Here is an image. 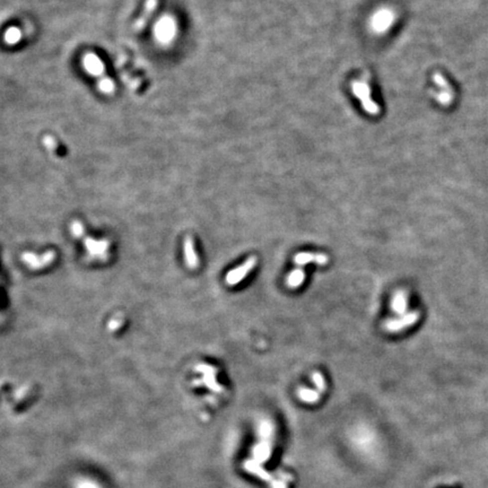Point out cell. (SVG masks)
<instances>
[{"label": "cell", "instance_id": "cell-1", "mask_svg": "<svg viewBox=\"0 0 488 488\" xmlns=\"http://www.w3.org/2000/svg\"><path fill=\"white\" fill-rule=\"evenodd\" d=\"M256 266V258L255 256H250L244 261L241 266L232 269L226 275V284L230 286H235L241 283V281L253 270Z\"/></svg>", "mask_w": 488, "mask_h": 488}, {"label": "cell", "instance_id": "cell-2", "mask_svg": "<svg viewBox=\"0 0 488 488\" xmlns=\"http://www.w3.org/2000/svg\"><path fill=\"white\" fill-rule=\"evenodd\" d=\"M176 33V25L174 19L170 16H164L158 20L155 28V34L162 43H169L174 39Z\"/></svg>", "mask_w": 488, "mask_h": 488}, {"label": "cell", "instance_id": "cell-3", "mask_svg": "<svg viewBox=\"0 0 488 488\" xmlns=\"http://www.w3.org/2000/svg\"><path fill=\"white\" fill-rule=\"evenodd\" d=\"M353 92L354 94L360 99V101L363 104L364 109L369 113H375L378 112L377 105L373 102L371 98V91H369V87L366 83L364 82H356L353 84Z\"/></svg>", "mask_w": 488, "mask_h": 488}, {"label": "cell", "instance_id": "cell-4", "mask_svg": "<svg viewBox=\"0 0 488 488\" xmlns=\"http://www.w3.org/2000/svg\"><path fill=\"white\" fill-rule=\"evenodd\" d=\"M329 261V256L323 253H314V252H300L294 256V262L296 266H306L309 263H315L319 266H325Z\"/></svg>", "mask_w": 488, "mask_h": 488}, {"label": "cell", "instance_id": "cell-5", "mask_svg": "<svg viewBox=\"0 0 488 488\" xmlns=\"http://www.w3.org/2000/svg\"><path fill=\"white\" fill-rule=\"evenodd\" d=\"M433 78H434L436 85L440 87V93L436 94L437 101L443 105H449L453 101V91L451 86L449 85L447 79L439 73H435Z\"/></svg>", "mask_w": 488, "mask_h": 488}, {"label": "cell", "instance_id": "cell-6", "mask_svg": "<svg viewBox=\"0 0 488 488\" xmlns=\"http://www.w3.org/2000/svg\"><path fill=\"white\" fill-rule=\"evenodd\" d=\"M196 369L198 372L203 373V382L208 386L210 390L215 391V392H222L223 388L218 384V382L216 381V374H217V368L214 367L212 365H206V364H200L198 365Z\"/></svg>", "mask_w": 488, "mask_h": 488}, {"label": "cell", "instance_id": "cell-7", "mask_svg": "<svg viewBox=\"0 0 488 488\" xmlns=\"http://www.w3.org/2000/svg\"><path fill=\"white\" fill-rule=\"evenodd\" d=\"M417 319V313H409L407 315H403L400 319H393V320H388V321L384 322V329L386 331L390 332H397L402 330L403 328H406L408 326L413 325Z\"/></svg>", "mask_w": 488, "mask_h": 488}, {"label": "cell", "instance_id": "cell-8", "mask_svg": "<svg viewBox=\"0 0 488 488\" xmlns=\"http://www.w3.org/2000/svg\"><path fill=\"white\" fill-rule=\"evenodd\" d=\"M392 22H393L392 11H390L388 9H383L377 11L376 14L374 15L372 25H373V28L375 29L376 32L382 33L386 31V29L391 26Z\"/></svg>", "mask_w": 488, "mask_h": 488}, {"label": "cell", "instance_id": "cell-9", "mask_svg": "<svg viewBox=\"0 0 488 488\" xmlns=\"http://www.w3.org/2000/svg\"><path fill=\"white\" fill-rule=\"evenodd\" d=\"M84 66L88 70V73L94 76H103L104 74V66L102 61L94 53H88L87 56H85Z\"/></svg>", "mask_w": 488, "mask_h": 488}, {"label": "cell", "instance_id": "cell-10", "mask_svg": "<svg viewBox=\"0 0 488 488\" xmlns=\"http://www.w3.org/2000/svg\"><path fill=\"white\" fill-rule=\"evenodd\" d=\"M156 6H157V0H147L144 12H142L140 17L138 18L137 22L134 23V31L139 32V31H141L142 28H144V26L147 24V22L149 20L150 16L153 15V12L155 10V8H156Z\"/></svg>", "mask_w": 488, "mask_h": 488}, {"label": "cell", "instance_id": "cell-11", "mask_svg": "<svg viewBox=\"0 0 488 488\" xmlns=\"http://www.w3.org/2000/svg\"><path fill=\"white\" fill-rule=\"evenodd\" d=\"M184 255H186V261L189 268L195 269L198 267L199 260H198V255L196 253L195 245H193L191 238H187L186 242H184Z\"/></svg>", "mask_w": 488, "mask_h": 488}, {"label": "cell", "instance_id": "cell-12", "mask_svg": "<svg viewBox=\"0 0 488 488\" xmlns=\"http://www.w3.org/2000/svg\"><path fill=\"white\" fill-rule=\"evenodd\" d=\"M305 279V271L302 268H296L288 273L286 277V285L287 287L295 289L298 288L302 284L304 283Z\"/></svg>", "mask_w": 488, "mask_h": 488}, {"label": "cell", "instance_id": "cell-13", "mask_svg": "<svg viewBox=\"0 0 488 488\" xmlns=\"http://www.w3.org/2000/svg\"><path fill=\"white\" fill-rule=\"evenodd\" d=\"M407 308V296L403 292L395 293L392 300V309L395 313L401 314L406 311Z\"/></svg>", "mask_w": 488, "mask_h": 488}, {"label": "cell", "instance_id": "cell-14", "mask_svg": "<svg viewBox=\"0 0 488 488\" xmlns=\"http://www.w3.org/2000/svg\"><path fill=\"white\" fill-rule=\"evenodd\" d=\"M298 395H300V398L302 399L303 401L309 402V403L317 402L320 398L318 391L311 390L308 388H301L300 390H298Z\"/></svg>", "mask_w": 488, "mask_h": 488}, {"label": "cell", "instance_id": "cell-15", "mask_svg": "<svg viewBox=\"0 0 488 488\" xmlns=\"http://www.w3.org/2000/svg\"><path fill=\"white\" fill-rule=\"evenodd\" d=\"M19 39H20V32H19V29L15 28V27H11V28H9L6 32L5 40L9 44L16 43V42H17Z\"/></svg>", "mask_w": 488, "mask_h": 488}, {"label": "cell", "instance_id": "cell-16", "mask_svg": "<svg viewBox=\"0 0 488 488\" xmlns=\"http://www.w3.org/2000/svg\"><path fill=\"white\" fill-rule=\"evenodd\" d=\"M312 381H313V383L315 384V386L320 390V391H325L326 388H327V383H326V380H325V376L322 375L321 373L320 372H314L312 374Z\"/></svg>", "mask_w": 488, "mask_h": 488}, {"label": "cell", "instance_id": "cell-17", "mask_svg": "<svg viewBox=\"0 0 488 488\" xmlns=\"http://www.w3.org/2000/svg\"><path fill=\"white\" fill-rule=\"evenodd\" d=\"M100 88L102 90V92H104V93H112L115 85H113V83L110 81V79L105 78L100 82Z\"/></svg>", "mask_w": 488, "mask_h": 488}]
</instances>
